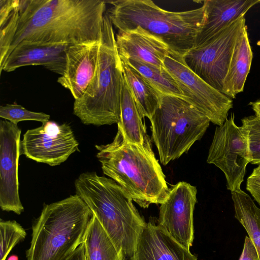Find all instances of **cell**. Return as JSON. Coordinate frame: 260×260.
Here are the masks:
<instances>
[{"label":"cell","instance_id":"6da1fadb","mask_svg":"<svg viewBox=\"0 0 260 260\" xmlns=\"http://www.w3.org/2000/svg\"><path fill=\"white\" fill-rule=\"evenodd\" d=\"M106 5L102 0H15L0 14V52L7 59L17 46L100 40Z\"/></svg>","mask_w":260,"mask_h":260},{"label":"cell","instance_id":"7a4b0ae2","mask_svg":"<svg viewBox=\"0 0 260 260\" xmlns=\"http://www.w3.org/2000/svg\"><path fill=\"white\" fill-rule=\"evenodd\" d=\"M95 147L103 173L119 184L131 200L143 208L166 200L170 188L150 142L143 146L131 143L118 126L112 142Z\"/></svg>","mask_w":260,"mask_h":260},{"label":"cell","instance_id":"3957f363","mask_svg":"<svg viewBox=\"0 0 260 260\" xmlns=\"http://www.w3.org/2000/svg\"><path fill=\"white\" fill-rule=\"evenodd\" d=\"M75 187L124 259H130L147 224L133 201L115 181L95 172L81 173Z\"/></svg>","mask_w":260,"mask_h":260},{"label":"cell","instance_id":"277c9868","mask_svg":"<svg viewBox=\"0 0 260 260\" xmlns=\"http://www.w3.org/2000/svg\"><path fill=\"white\" fill-rule=\"evenodd\" d=\"M106 10L118 32L140 26L161 39L170 49L184 56L194 47L206 19V6L182 12L164 10L150 0L106 1Z\"/></svg>","mask_w":260,"mask_h":260},{"label":"cell","instance_id":"5b68a950","mask_svg":"<svg viewBox=\"0 0 260 260\" xmlns=\"http://www.w3.org/2000/svg\"><path fill=\"white\" fill-rule=\"evenodd\" d=\"M92 215L76 193L44 204L32 226L27 260H66L83 243Z\"/></svg>","mask_w":260,"mask_h":260},{"label":"cell","instance_id":"8992f818","mask_svg":"<svg viewBox=\"0 0 260 260\" xmlns=\"http://www.w3.org/2000/svg\"><path fill=\"white\" fill-rule=\"evenodd\" d=\"M123 78L113 26L105 13L96 71L84 93L75 100L73 114L86 125L117 124Z\"/></svg>","mask_w":260,"mask_h":260},{"label":"cell","instance_id":"52a82bcc","mask_svg":"<svg viewBox=\"0 0 260 260\" xmlns=\"http://www.w3.org/2000/svg\"><path fill=\"white\" fill-rule=\"evenodd\" d=\"M149 120L152 138L163 165L187 152L203 137L210 122L185 99L170 95H163Z\"/></svg>","mask_w":260,"mask_h":260},{"label":"cell","instance_id":"ba28073f","mask_svg":"<svg viewBox=\"0 0 260 260\" xmlns=\"http://www.w3.org/2000/svg\"><path fill=\"white\" fill-rule=\"evenodd\" d=\"M245 26L243 16L183 56L185 63L192 72L222 93L236 43Z\"/></svg>","mask_w":260,"mask_h":260},{"label":"cell","instance_id":"9c48e42d","mask_svg":"<svg viewBox=\"0 0 260 260\" xmlns=\"http://www.w3.org/2000/svg\"><path fill=\"white\" fill-rule=\"evenodd\" d=\"M250 161L247 133L236 124L232 113L222 125L216 127L207 162L223 172L227 189L232 192L241 189L246 166Z\"/></svg>","mask_w":260,"mask_h":260},{"label":"cell","instance_id":"30bf717a","mask_svg":"<svg viewBox=\"0 0 260 260\" xmlns=\"http://www.w3.org/2000/svg\"><path fill=\"white\" fill-rule=\"evenodd\" d=\"M166 69L177 83L185 100L217 126L222 125L233 107V99L216 90L192 72L183 56L172 50L164 60Z\"/></svg>","mask_w":260,"mask_h":260},{"label":"cell","instance_id":"8fae6325","mask_svg":"<svg viewBox=\"0 0 260 260\" xmlns=\"http://www.w3.org/2000/svg\"><path fill=\"white\" fill-rule=\"evenodd\" d=\"M79 143L70 125L48 121L28 129L21 141V154L38 162L55 166L78 150Z\"/></svg>","mask_w":260,"mask_h":260},{"label":"cell","instance_id":"7c38bea8","mask_svg":"<svg viewBox=\"0 0 260 260\" xmlns=\"http://www.w3.org/2000/svg\"><path fill=\"white\" fill-rule=\"evenodd\" d=\"M196 186L184 181L170 188L160 204L157 223L179 244L190 249L194 240L193 211L197 202Z\"/></svg>","mask_w":260,"mask_h":260},{"label":"cell","instance_id":"4fadbf2b","mask_svg":"<svg viewBox=\"0 0 260 260\" xmlns=\"http://www.w3.org/2000/svg\"><path fill=\"white\" fill-rule=\"evenodd\" d=\"M21 129L17 124L0 120V207L20 215L24 210L19 193L18 165Z\"/></svg>","mask_w":260,"mask_h":260},{"label":"cell","instance_id":"5bb4252c","mask_svg":"<svg viewBox=\"0 0 260 260\" xmlns=\"http://www.w3.org/2000/svg\"><path fill=\"white\" fill-rule=\"evenodd\" d=\"M101 40L70 46L66 52V67L57 82L68 89L75 100L85 92L96 69Z\"/></svg>","mask_w":260,"mask_h":260},{"label":"cell","instance_id":"9a60e30c","mask_svg":"<svg viewBox=\"0 0 260 260\" xmlns=\"http://www.w3.org/2000/svg\"><path fill=\"white\" fill-rule=\"evenodd\" d=\"M130 260H198L188 249L174 239L157 219L150 217Z\"/></svg>","mask_w":260,"mask_h":260},{"label":"cell","instance_id":"2e32d148","mask_svg":"<svg viewBox=\"0 0 260 260\" xmlns=\"http://www.w3.org/2000/svg\"><path fill=\"white\" fill-rule=\"evenodd\" d=\"M115 38L120 56L165 69V59L172 50L161 39L140 26L118 32Z\"/></svg>","mask_w":260,"mask_h":260},{"label":"cell","instance_id":"e0dca14e","mask_svg":"<svg viewBox=\"0 0 260 260\" xmlns=\"http://www.w3.org/2000/svg\"><path fill=\"white\" fill-rule=\"evenodd\" d=\"M69 46L65 44L17 46L8 56L0 73L11 72L24 66H42L62 76L66 67V52Z\"/></svg>","mask_w":260,"mask_h":260},{"label":"cell","instance_id":"ac0fdd59","mask_svg":"<svg viewBox=\"0 0 260 260\" xmlns=\"http://www.w3.org/2000/svg\"><path fill=\"white\" fill-rule=\"evenodd\" d=\"M206 19L194 47L206 43L259 2L256 0H205Z\"/></svg>","mask_w":260,"mask_h":260},{"label":"cell","instance_id":"d6986e66","mask_svg":"<svg viewBox=\"0 0 260 260\" xmlns=\"http://www.w3.org/2000/svg\"><path fill=\"white\" fill-rule=\"evenodd\" d=\"M252 58V51L246 26L236 43L229 70L223 82V94L233 99L237 94L243 91Z\"/></svg>","mask_w":260,"mask_h":260},{"label":"cell","instance_id":"ffe728a7","mask_svg":"<svg viewBox=\"0 0 260 260\" xmlns=\"http://www.w3.org/2000/svg\"><path fill=\"white\" fill-rule=\"evenodd\" d=\"M123 73L142 117L151 118L159 108L163 95L142 75L120 56Z\"/></svg>","mask_w":260,"mask_h":260},{"label":"cell","instance_id":"44dd1931","mask_svg":"<svg viewBox=\"0 0 260 260\" xmlns=\"http://www.w3.org/2000/svg\"><path fill=\"white\" fill-rule=\"evenodd\" d=\"M120 126L125 139L143 146L150 142L131 89L123 75L120 100Z\"/></svg>","mask_w":260,"mask_h":260},{"label":"cell","instance_id":"7402d4cb","mask_svg":"<svg viewBox=\"0 0 260 260\" xmlns=\"http://www.w3.org/2000/svg\"><path fill=\"white\" fill-rule=\"evenodd\" d=\"M83 244L86 260H119L123 256L93 214L87 229Z\"/></svg>","mask_w":260,"mask_h":260},{"label":"cell","instance_id":"603a6c76","mask_svg":"<svg viewBox=\"0 0 260 260\" xmlns=\"http://www.w3.org/2000/svg\"><path fill=\"white\" fill-rule=\"evenodd\" d=\"M235 217L246 230L260 253V209L251 197L241 189L231 192Z\"/></svg>","mask_w":260,"mask_h":260},{"label":"cell","instance_id":"cb8c5ba5","mask_svg":"<svg viewBox=\"0 0 260 260\" xmlns=\"http://www.w3.org/2000/svg\"><path fill=\"white\" fill-rule=\"evenodd\" d=\"M125 59L163 95H173L185 99L176 80L166 68L160 69L138 60Z\"/></svg>","mask_w":260,"mask_h":260},{"label":"cell","instance_id":"d4e9b609","mask_svg":"<svg viewBox=\"0 0 260 260\" xmlns=\"http://www.w3.org/2000/svg\"><path fill=\"white\" fill-rule=\"evenodd\" d=\"M26 233L15 220H0V260H6L12 249L25 239Z\"/></svg>","mask_w":260,"mask_h":260},{"label":"cell","instance_id":"484cf974","mask_svg":"<svg viewBox=\"0 0 260 260\" xmlns=\"http://www.w3.org/2000/svg\"><path fill=\"white\" fill-rule=\"evenodd\" d=\"M0 117L15 124L22 121H37L43 123L49 121L50 115L43 112L30 111L15 103L1 106Z\"/></svg>","mask_w":260,"mask_h":260},{"label":"cell","instance_id":"4316f807","mask_svg":"<svg viewBox=\"0 0 260 260\" xmlns=\"http://www.w3.org/2000/svg\"><path fill=\"white\" fill-rule=\"evenodd\" d=\"M242 126L246 131L248 139L252 164H260V121L255 115L241 119Z\"/></svg>","mask_w":260,"mask_h":260},{"label":"cell","instance_id":"83f0119b","mask_svg":"<svg viewBox=\"0 0 260 260\" xmlns=\"http://www.w3.org/2000/svg\"><path fill=\"white\" fill-rule=\"evenodd\" d=\"M246 189L260 205V164L247 178Z\"/></svg>","mask_w":260,"mask_h":260},{"label":"cell","instance_id":"f1b7e54d","mask_svg":"<svg viewBox=\"0 0 260 260\" xmlns=\"http://www.w3.org/2000/svg\"><path fill=\"white\" fill-rule=\"evenodd\" d=\"M239 260H259L257 249L248 236L245 237L243 249Z\"/></svg>","mask_w":260,"mask_h":260},{"label":"cell","instance_id":"f546056e","mask_svg":"<svg viewBox=\"0 0 260 260\" xmlns=\"http://www.w3.org/2000/svg\"><path fill=\"white\" fill-rule=\"evenodd\" d=\"M66 260H86L83 243Z\"/></svg>","mask_w":260,"mask_h":260},{"label":"cell","instance_id":"4dcf8cb0","mask_svg":"<svg viewBox=\"0 0 260 260\" xmlns=\"http://www.w3.org/2000/svg\"><path fill=\"white\" fill-rule=\"evenodd\" d=\"M250 105L255 113V116L260 120V100L250 103Z\"/></svg>","mask_w":260,"mask_h":260},{"label":"cell","instance_id":"1f68e13d","mask_svg":"<svg viewBox=\"0 0 260 260\" xmlns=\"http://www.w3.org/2000/svg\"><path fill=\"white\" fill-rule=\"evenodd\" d=\"M18 257L17 256V255H11L9 258L8 260H18Z\"/></svg>","mask_w":260,"mask_h":260},{"label":"cell","instance_id":"d6a6232c","mask_svg":"<svg viewBox=\"0 0 260 260\" xmlns=\"http://www.w3.org/2000/svg\"><path fill=\"white\" fill-rule=\"evenodd\" d=\"M119 260H124V258H123V256H121L119 259Z\"/></svg>","mask_w":260,"mask_h":260},{"label":"cell","instance_id":"836d02e7","mask_svg":"<svg viewBox=\"0 0 260 260\" xmlns=\"http://www.w3.org/2000/svg\"><path fill=\"white\" fill-rule=\"evenodd\" d=\"M258 255H259V260H260V253H258Z\"/></svg>","mask_w":260,"mask_h":260},{"label":"cell","instance_id":"e575fe53","mask_svg":"<svg viewBox=\"0 0 260 260\" xmlns=\"http://www.w3.org/2000/svg\"><path fill=\"white\" fill-rule=\"evenodd\" d=\"M256 118H257V117H256ZM258 120H259V119H258ZM259 121H260V120H259Z\"/></svg>","mask_w":260,"mask_h":260}]
</instances>
